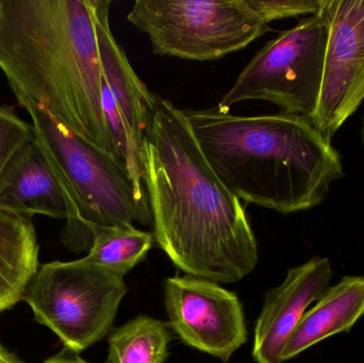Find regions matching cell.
I'll list each match as a JSON object with an SVG mask.
<instances>
[{
	"label": "cell",
	"mask_w": 364,
	"mask_h": 363,
	"mask_svg": "<svg viewBox=\"0 0 364 363\" xmlns=\"http://www.w3.org/2000/svg\"><path fill=\"white\" fill-rule=\"evenodd\" d=\"M142 179L154 238L179 270L218 285L254 271L258 244L241 200L212 170L184 111L156 94Z\"/></svg>",
	"instance_id": "6da1fadb"
},
{
	"label": "cell",
	"mask_w": 364,
	"mask_h": 363,
	"mask_svg": "<svg viewBox=\"0 0 364 363\" xmlns=\"http://www.w3.org/2000/svg\"><path fill=\"white\" fill-rule=\"evenodd\" d=\"M0 70L21 108L40 107L121 162L102 109L92 0H0Z\"/></svg>",
	"instance_id": "7a4b0ae2"
},
{
	"label": "cell",
	"mask_w": 364,
	"mask_h": 363,
	"mask_svg": "<svg viewBox=\"0 0 364 363\" xmlns=\"http://www.w3.org/2000/svg\"><path fill=\"white\" fill-rule=\"evenodd\" d=\"M183 111L212 170L240 200L282 215L310 210L344 176L341 156L306 117Z\"/></svg>",
	"instance_id": "3957f363"
},
{
	"label": "cell",
	"mask_w": 364,
	"mask_h": 363,
	"mask_svg": "<svg viewBox=\"0 0 364 363\" xmlns=\"http://www.w3.org/2000/svg\"><path fill=\"white\" fill-rule=\"evenodd\" d=\"M33 140L44 153L68 198L70 217L62 242L75 253L87 251L100 228L153 227L146 191L127 168L73 134L42 108L28 104Z\"/></svg>",
	"instance_id": "277c9868"
},
{
	"label": "cell",
	"mask_w": 364,
	"mask_h": 363,
	"mask_svg": "<svg viewBox=\"0 0 364 363\" xmlns=\"http://www.w3.org/2000/svg\"><path fill=\"white\" fill-rule=\"evenodd\" d=\"M127 291L123 276L85 257L43 264L23 300L38 323L79 354L110 332Z\"/></svg>",
	"instance_id": "5b68a950"
},
{
	"label": "cell",
	"mask_w": 364,
	"mask_h": 363,
	"mask_svg": "<svg viewBox=\"0 0 364 363\" xmlns=\"http://www.w3.org/2000/svg\"><path fill=\"white\" fill-rule=\"evenodd\" d=\"M127 19L154 53L193 61L220 59L271 30L246 0H138Z\"/></svg>",
	"instance_id": "8992f818"
},
{
	"label": "cell",
	"mask_w": 364,
	"mask_h": 363,
	"mask_svg": "<svg viewBox=\"0 0 364 363\" xmlns=\"http://www.w3.org/2000/svg\"><path fill=\"white\" fill-rule=\"evenodd\" d=\"M323 6V2H322ZM320 11L280 32L250 60L218 108L229 111L246 100H264L286 114L311 119L318 106L328 40Z\"/></svg>",
	"instance_id": "52a82bcc"
},
{
	"label": "cell",
	"mask_w": 364,
	"mask_h": 363,
	"mask_svg": "<svg viewBox=\"0 0 364 363\" xmlns=\"http://www.w3.org/2000/svg\"><path fill=\"white\" fill-rule=\"evenodd\" d=\"M328 40L311 123L333 140L364 102V0H323Z\"/></svg>",
	"instance_id": "ba28073f"
},
{
	"label": "cell",
	"mask_w": 364,
	"mask_h": 363,
	"mask_svg": "<svg viewBox=\"0 0 364 363\" xmlns=\"http://www.w3.org/2000/svg\"><path fill=\"white\" fill-rule=\"evenodd\" d=\"M168 325L188 347L227 363L247 341L239 298L213 281L190 276L166 279Z\"/></svg>",
	"instance_id": "9c48e42d"
},
{
	"label": "cell",
	"mask_w": 364,
	"mask_h": 363,
	"mask_svg": "<svg viewBox=\"0 0 364 363\" xmlns=\"http://www.w3.org/2000/svg\"><path fill=\"white\" fill-rule=\"evenodd\" d=\"M333 268L328 258L312 257L290 269L286 279L265 296L255 327L252 357L257 363H282L287 341L312 303L328 289Z\"/></svg>",
	"instance_id": "30bf717a"
},
{
	"label": "cell",
	"mask_w": 364,
	"mask_h": 363,
	"mask_svg": "<svg viewBox=\"0 0 364 363\" xmlns=\"http://www.w3.org/2000/svg\"><path fill=\"white\" fill-rule=\"evenodd\" d=\"M92 1L102 70V95L114 104L132 142L142 151L143 136L151 119L155 94L134 72L111 31L109 13L112 1Z\"/></svg>",
	"instance_id": "8fae6325"
},
{
	"label": "cell",
	"mask_w": 364,
	"mask_h": 363,
	"mask_svg": "<svg viewBox=\"0 0 364 363\" xmlns=\"http://www.w3.org/2000/svg\"><path fill=\"white\" fill-rule=\"evenodd\" d=\"M0 208L27 217H70L68 198L48 160L32 141L6 166L0 177Z\"/></svg>",
	"instance_id": "7c38bea8"
},
{
	"label": "cell",
	"mask_w": 364,
	"mask_h": 363,
	"mask_svg": "<svg viewBox=\"0 0 364 363\" xmlns=\"http://www.w3.org/2000/svg\"><path fill=\"white\" fill-rule=\"evenodd\" d=\"M363 315L364 277H344L306 311L287 341L282 360L292 359L327 338L350 332Z\"/></svg>",
	"instance_id": "4fadbf2b"
},
{
	"label": "cell",
	"mask_w": 364,
	"mask_h": 363,
	"mask_svg": "<svg viewBox=\"0 0 364 363\" xmlns=\"http://www.w3.org/2000/svg\"><path fill=\"white\" fill-rule=\"evenodd\" d=\"M38 251L32 217L0 208V313L23 300L38 270Z\"/></svg>",
	"instance_id": "5bb4252c"
},
{
	"label": "cell",
	"mask_w": 364,
	"mask_h": 363,
	"mask_svg": "<svg viewBox=\"0 0 364 363\" xmlns=\"http://www.w3.org/2000/svg\"><path fill=\"white\" fill-rule=\"evenodd\" d=\"M170 341L164 322L138 315L110 335L106 363H164Z\"/></svg>",
	"instance_id": "9a60e30c"
},
{
	"label": "cell",
	"mask_w": 364,
	"mask_h": 363,
	"mask_svg": "<svg viewBox=\"0 0 364 363\" xmlns=\"http://www.w3.org/2000/svg\"><path fill=\"white\" fill-rule=\"evenodd\" d=\"M154 241L153 234L134 226L100 228L85 258L124 277L146 257Z\"/></svg>",
	"instance_id": "2e32d148"
},
{
	"label": "cell",
	"mask_w": 364,
	"mask_h": 363,
	"mask_svg": "<svg viewBox=\"0 0 364 363\" xmlns=\"http://www.w3.org/2000/svg\"><path fill=\"white\" fill-rule=\"evenodd\" d=\"M33 127L12 109L0 106V177L13 158L33 141Z\"/></svg>",
	"instance_id": "e0dca14e"
},
{
	"label": "cell",
	"mask_w": 364,
	"mask_h": 363,
	"mask_svg": "<svg viewBox=\"0 0 364 363\" xmlns=\"http://www.w3.org/2000/svg\"><path fill=\"white\" fill-rule=\"evenodd\" d=\"M248 6L265 21L311 16L320 11L323 0H246Z\"/></svg>",
	"instance_id": "ac0fdd59"
},
{
	"label": "cell",
	"mask_w": 364,
	"mask_h": 363,
	"mask_svg": "<svg viewBox=\"0 0 364 363\" xmlns=\"http://www.w3.org/2000/svg\"><path fill=\"white\" fill-rule=\"evenodd\" d=\"M44 363H89L83 360L78 354L64 347L60 353L45 360Z\"/></svg>",
	"instance_id": "d6986e66"
},
{
	"label": "cell",
	"mask_w": 364,
	"mask_h": 363,
	"mask_svg": "<svg viewBox=\"0 0 364 363\" xmlns=\"http://www.w3.org/2000/svg\"><path fill=\"white\" fill-rule=\"evenodd\" d=\"M0 363H25L21 362L14 354L6 351L2 345H0Z\"/></svg>",
	"instance_id": "ffe728a7"
},
{
	"label": "cell",
	"mask_w": 364,
	"mask_h": 363,
	"mask_svg": "<svg viewBox=\"0 0 364 363\" xmlns=\"http://www.w3.org/2000/svg\"><path fill=\"white\" fill-rule=\"evenodd\" d=\"M361 140H363L364 145V115L363 117V125H361Z\"/></svg>",
	"instance_id": "44dd1931"
}]
</instances>
